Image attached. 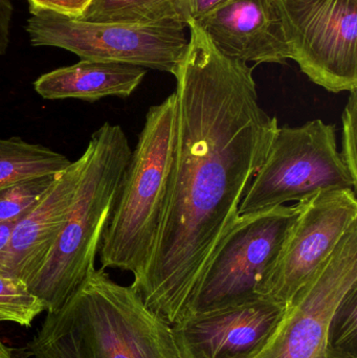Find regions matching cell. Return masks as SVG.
<instances>
[{"instance_id":"9","label":"cell","mask_w":357,"mask_h":358,"mask_svg":"<svg viewBox=\"0 0 357 358\" xmlns=\"http://www.w3.org/2000/svg\"><path fill=\"white\" fill-rule=\"evenodd\" d=\"M357 285V222L286 304L276 329L252 358H328L331 317Z\"/></svg>"},{"instance_id":"24","label":"cell","mask_w":357,"mask_h":358,"mask_svg":"<svg viewBox=\"0 0 357 358\" xmlns=\"http://www.w3.org/2000/svg\"><path fill=\"white\" fill-rule=\"evenodd\" d=\"M17 222H6L0 224V252L8 245V240H10L13 229Z\"/></svg>"},{"instance_id":"19","label":"cell","mask_w":357,"mask_h":358,"mask_svg":"<svg viewBox=\"0 0 357 358\" xmlns=\"http://www.w3.org/2000/svg\"><path fill=\"white\" fill-rule=\"evenodd\" d=\"M57 176L25 179L0 187V224L20 220L50 189Z\"/></svg>"},{"instance_id":"14","label":"cell","mask_w":357,"mask_h":358,"mask_svg":"<svg viewBox=\"0 0 357 358\" xmlns=\"http://www.w3.org/2000/svg\"><path fill=\"white\" fill-rule=\"evenodd\" d=\"M147 69L108 61L87 60L40 76L34 90L45 100L77 99L94 103L108 96L128 98L142 83Z\"/></svg>"},{"instance_id":"23","label":"cell","mask_w":357,"mask_h":358,"mask_svg":"<svg viewBox=\"0 0 357 358\" xmlns=\"http://www.w3.org/2000/svg\"><path fill=\"white\" fill-rule=\"evenodd\" d=\"M12 17V0H0V57L6 54L10 45Z\"/></svg>"},{"instance_id":"17","label":"cell","mask_w":357,"mask_h":358,"mask_svg":"<svg viewBox=\"0 0 357 358\" xmlns=\"http://www.w3.org/2000/svg\"><path fill=\"white\" fill-rule=\"evenodd\" d=\"M328 358H357V285L342 299L327 334Z\"/></svg>"},{"instance_id":"25","label":"cell","mask_w":357,"mask_h":358,"mask_svg":"<svg viewBox=\"0 0 357 358\" xmlns=\"http://www.w3.org/2000/svg\"><path fill=\"white\" fill-rule=\"evenodd\" d=\"M0 358H13L12 352L0 340Z\"/></svg>"},{"instance_id":"15","label":"cell","mask_w":357,"mask_h":358,"mask_svg":"<svg viewBox=\"0 0 357 358\" xmlns=\"http://www.w3.org/2000/svg\"><path fill=\"white\" fill-rule=\"evenodd\" d=\"M73 162L62 153L19 136L0 138V187L18 181L57 176Z\"/></svg>"},{"instance_id":"20","label":"cell","mask_w":357,"mask_h":358,"mask_svg":"<svg viewBox=\"0 0 357 358\" xmlns=\"http://www.w3.org/2000/svg\"><path fill=\"white\" fill-rule=\"evenodd\" d=\"M357 90L350 92L342 115L341 155L352 178L357 181Z\"/></svg>"},{"instance_id":"7","label":"cell","mask_w":357,"mask_h":358,"mask_svg":"<svg viewBox=\"0 0 357 358\" xmlns=\"http://www.w3.org/2000/svg\"><path fill=\"white\" fill-rule=\"evenodd\" d=\"M299 213L297 203L239 216L218 244L187 315L258 298L256 287L280 255Z\"/></svg>"},{"instance_id":"10","label":"cell","mask_w":357,"mask_h":358,"mask_svg":"<svg viewBox=\"0 0 357 358\" xmlns=\"http://www.w3.org/2000/svg\"><path fill=\"white\" fill-rule=\"evenodd\" d=\"M299 216L274 264L256 287L263 298L287 304L331 256L357 222L356 192H320L298 202Z\"/></svg>"},{"instance_id":"21","label":"cell","mask_w":357,"mask_h":358,"mask_svg":"<svg viewBox=\"0 0 357 358\" xmlns=\"http://www.w3.org/2000/svg\"><path fill=\"white\" fill-rule=\"evenodd\" d=\"M29 12L46 10L71 19L81 18L92 0H27Z\"/></svg>"},{"instance_id":"3","label":"cell","mask_w":357,"mask_h":358,"mask_svg":"<svg viewBox=\"0 0 357 358\" xmlns=\"http://www.w3.org/2000/svg\"><path fill=\"white\" fill-rule=\"evenodd\" d=\"M131 153L127 134L119 125L106 122L90 136L68 216L29 285L46 313L60 308L96 267Z\"/></svg>"},{"instance_id":"1","label":"cell","mask_w":357,"mask_h":358,"mask_svg":"<svg viewBox=\"0 0 357 358\" xmlns=\"http://www.w3.org/2000/svg\"><path fill=\"white\" fill-rule=\"evenodd\" d=\"M176 79V138L152 255L131 287L170 325L182 320L263 164L278 120L259 103L254 67L222 55L190 22Z\"/></svg>"},{"instance_id":"2","label":"cell","mask_w":357,"mask_h":358,"mask_svg":"<svg viewBox=\"0 0 357 358\" xmlns=\"http://www.w3.org/2000/svg\"><path fill=\"white\" fill-rule=\"evenodd\" d=\"M35 358H182L172 327L130 286L96 267L48 313L27 346Z\"/></svg>"},{"instance_id":"4","label":"cell","mask_w":357,"mask_h":358,"mask_svg":"<svg viewBox=\"0 0 357 358\" xmlns=\"http://www.w3.org/2000/svg\"><path fill=\"white\" fill-rule=\"evenodd\" d=\"M176 115L174 92L147 113L103 235L99 250L102 268L129 271L136 278L152 255L167 197Z\"/></svg>"},{"instance_id":"16","label":"cell","mask_w":357,"mask_h":358,"mask_svg":"<svg viewBox=\"0 0 357 358\" xmlns=\"http://www.w3.org/2000/svg\"><path fill=\"white\" fill-rule=\"evenodd\" d=\"M78 20L103 24L150 25L182 21L180 0H92Z\"/></svg>"},{"instance_id":"12","label":"cell","mask_w":357,"mask_h":358,"mask_svg":"<svg viewBox=\"0 0 357 358\" xmlns=\"http://www.w3.org/2000/svg\"><path fill=\"white\" fill-rule=\"evenodd\" d=\"M196 23L228 58L257 64L291 59L274 0H224Z\"/></svg>"},{"instance_id":"18","label":"cell","mask_w":357,"mask_h":358,"mask_svg":"<svg viewBox=\"0 0 357 358\" xmlns=\"http://www.w3.org/2000/svg\"><path fill=\"white\" fill-rule=\"evenodd\" d=\"M45 306L21 280L0 273V322L29 327Z\"/></svg>"},{"instance_id":"13","label":"cell","mask_w":357,"mask_h":358,"mask_svg":"<svg viewBox=\"0 0 357 358\" xmlns=\"http://www.w3.org/2000/svg\"><path fill=\"white\" fill-rule=\"evenodd\" d=\"M83 157L57 176L37 203L16 223L0 252V273L31 284L52 250L73 204Z\"/></svg>"},{"instance_id":"11","label":"cell","mask_w":357,"mask_h":358,"mask_svg":"<svg viewBox=\"0 0 357 358\" xmlns=\"http://www.w3.org/2000/svg\"><path fill=\"white\" fill-rule=\"evenodd\" d=\"M286 304L258 296L189 313L171 325L182 358H252L268 342Z\"/></svg>"},{"instance_id":"5","label":"cell","mask_w":357,"mask_h":358,"mask_svg":"<svg viewBox=\"0 0 357 358\" xmlns=\"http://www.w3.org/2000/svg\"><path fill=\"white\" fill-rule=\"evenodd\" d=\"M354 180L337 149L335 125L314 120L279 127L265 159L252 179L239 216L264 212L314 194L352 189Z\"/></svg>"},{"instance_id":"22","label":"cell","mask_w":357,"mask_h":358,"mask_svg":"<svg viewBox=\"0 0 357 358\" xmlns=\"http://www.w3.org/2000/svg\"><path fill=\"white\" fill-rule=\"evenodd\" d=\"M224 0H180V15L188 27L190 22H196L205 15L215 10Z\"/></svg>"},{"instance_id":"8","label":"cell","mask_w":357,"mask_h":358,"mask_svg":"<svg viewBox=\"0 0 357 358\" xmlns=\"http://www.w3.org/2000/svg\"><path fill=\"white\" fill-rule=\"evenodd\" d=\"M291 60L327 92L357 90V0H274Z\"/></svg>"},{"instance_id":"6","label":"cell","mask_w":357,"mask_h":358,"mask_svg":"<svg viewBox=\"0 0 357 358\" xmlns=\"http://www.w3.org/2000/svg\"><path fill=\"white\" fill-rule=\"evenodd\" d=\"M27 31L34 46H54L81 59L136 65L173 75L188 48L180 21L150 25L103 24L46 10L31 13Z\"/></svg>"}]
</instances>
